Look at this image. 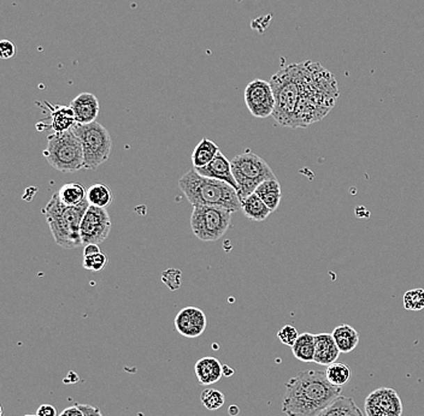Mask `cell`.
<instances>
[{
	"label": "cell",
	"instance_id": "1",
	"mask_svg": "<svg viewBox=\"0 0 424 416\" xmlns=\"http://www.w3.org/2000/svg\"><path fill=\"white\" fill-rule=\"evenodd\" d=\"M340 97L339 86L331 71L320 63H300L299 102L295 129L308 128L323 120Z\"/></svg>",
	"mask_w": 424,
	"mask_h": 416
},
{
	"label": "cell",
	"instance_id": "2",
	"mask_svg": "<svg viewBox=\"0 0 424 416\" xmlns=\"http://www.w3.org/2000/svg\"><path fill=\"white\" fill-rule=\"evenodd\" d=\"M343 387L331 384L326 372L301 371L286 383L282 412L287 416H316L341 396Z\"/></svg>",
	"mask_w": 424,
	"mask_h": 416
},
{
	"label": "cell",
	"instance_id": "3",
	"mask_svg": "<svg viewBox=\"0 0 424 416\" xmlns=\"http://www.w3.org/2000/svg\"><path fill=\"white\" fill-rule=\"evenodd\" d=\"M179 186L193 207L212 206L226 208L233 213L242 209V200L237 189L226 182L201 176L194 168L180 178Z\"/></svg>",
	"mask_w": 424,
	"mask_h": 416
},
{
	"label": "cell",
	"instance_id": "4",
	"mask_svg": "<svg viewBox=\"0 0 424 416\" xmlns=\"http://www.w3.org/2000/svg\"><path fill=\"white\" fill-rule=\"evenodd\" d=\"M88 207L90 204L87 200L79 206H67L59 199L58 193H54L42 213L54 235V242L59 247L74 249L84 246L81 239V223Z\"/></svg>",
	"mask_w": 424,
	"mask_h": 416
},
{
	"label": "cell",
	"instance_id": "5",
	"mask_svg": "<svg viewBox=\"0 0 424 416\" xmlns=\"http://www.w3.org/2000/svg\"><path fill=\"white\" fill-rule=\"evenodd\" d=\"M300 63L282 67L269 81L275 97L273 118L277 125L295 129L299 102Z\"/></svg>",
	"mask_w": 424,
	"mask_h": 416
},
{
	"label": "cell",
	"instance_id": "6",
	"mask_svg": "<svg viewBox=\"0 0 424 416\" xmlns=\"http://www.w3.org/2000/svg\"><path fill=\"white\" fill-rule=\"evenodd\" d=\"M44 155L49 164L61 173H74L85 168L82 145L72 129L51 134Z\"/></svg>",
	"mask_w": 424,
	"mask_h": 416
},
{
	"label": "cell",
	"instance_id": "7",
	"mask_svg": "<svg viewBox=\"0 0 424 416\" xmlns=\"http://www.w3.org/2000/svg\"><path fill=\"white\" fill-rule=\"evenodd\" d=\"M232 171L237 181V195L240 200L253 194L260 183L267 179L276 178L272 168L265 160L255 154L250 150L233 158Z\"/></svg>",
	"mask_w": 424,
	"mask_h": 416
},
{
	"label": "cell",
	"instance_id": "8",
	"mask_svg": "<svg viewBox=\"0 0 424 416\" xmlns=\"http://www.w3.org/2000/svg\"><path fill=\"white\" fill-rule=\"evenodd\" d=\"M72 131L80 138L85 168L93 170L105 163L110 158L112 150V140L107 128L98 122L91 125H79L72 127Z\"/></svg>",
	"mask_w": 424,
	"mask_h": 416
},
{
	"label": "cell",
	"instance_id": "9",
	"mask_svg": "<svg viewBox=\"0 0 424 416\" xmlns=\"http://www.w3.org/2000/svg\"><path fill=\"white\" fill-rule=\"evenodd\" d=\"M232 211L212 206L193 207L191 227L193 234L204 242L221 239L232 223Z\"/></svg>",
	"mask_w": 424,
	"mask_h": 416
},
{
	"label": "cell",
	"instance_id": "10",
	"mask_svg": "<svg viewBox=\"0 0 424 416\" xmlns=\"http://www.w3.org/2000/svg\"><path fill=\"white\" fill-rule=\"evenodd\" d=\"M111 219L107 208L90 206L81 223L82 244H102L110 235Z\"/></svg>",
	"mask_w": 424,
	"mask_h": 416
},
{
	"label": "cell",
	"instance_id": "11",
	"mask_svg": "<svg viewBox=\"0 0 424 416\" xmlns=\"http://www.w3.org/2000/svg\"><path fill=\"white\" fill-rule=\"evenodd\" d=\"M246 106L256 118H268L275 110V97L268 81L253 80L245 89Z\"/></svg>",
	"mask_w": 424,
	"mask_h": 416
},
{
	"label": "cell",
	"instance_id": "12",
	"mask_svg": "<svg viewBox=\"0 0 424 416\" xmlns=\"http://www.w3.org/2000/svg\"><path fill=\"white\" fill-rule=\"evenodd\" d=\"M364 410L366 416H402V399L395 390L379 387L366 397Z\"/></svg>",
	"mask_w": 424,
	"mask_h": 416
},
{
	"label": "cell",
	"instance_id": "13",
	"mask_svg": "<svg viewBox=\"0 0 424 416\" xmlns=\"http://www.w3.org/2000/svg\"><path fill=\"white\" fill-rule=\"evenodd\" d=\"M206 315L197 307H186L180 310L174 320L178 333L187 338H197L205 331Z\"/></svg>",
	"mask_w": 424,
	"mask_h": 416
},
{
	"label": "cell",
	"instance_id": "14",
	"mask_svg": "<svg viewBox=\"0 0 424 416\" xmlns=\"http://www.w3.org/2000/svg\"><path fill=\"white\" fill-rule=\"evenodd\" d=\"M193 168L201 176L226 182L229 186H232L234 189H237V191L239 189L237 181L234 178V175H233L232 163H230V160L227 159V157L221 151L219 152V154L214 157L210 164L206 165L204 168Z\"/></svg>",
	"mask_w": 424,
	"mask_h": 416
},
{
	"label": "cell",
	"instance_id": "15",
	"mask_svg": "<svg viewBox=\"0 0 424 416\" xmlns=\"http://www.w3.org/2000/svg\"><path fill=\"white\" fill-rule=\"evenodd\" d=\"M70 107L75 115L76 123L79 125H91L95 122L100 110L98 97L92 93H81L74 97Z\"/></svg>",
	"mask_w": 424,
	"mask_h": 416
},
{
	"label": "cell",
	"instance_id": "16",
	"mask_svg": "<svg viewBox=\"0 0 424 416\" xmlns=\"http://www.w3.org/2000/svg\"><path fill=\"white\" fill-rule=\"evenodd\" d=\"M315 360L313 362L321 366H329L336 362L339 358L340 350L335 343L334 338L329 333H318L315 335Z\"/></svg>",
	"mask_w": 424,
	"mask_h": 416
},
{
	"label": "cell",
	"instance_id": "17",
	"mask_svg": "<svg viewBox=\"0 0 424 416\" xmlns=\"http://www.w3.org/2000/svg\"><path fill=\"white\" fill-rule=\"evenodd\" d=\"M223 365H221L219 360L212 356H206L203 359L198 360L196 363V376H197L198 381L201 385H212L214 383L222 378L223 371H222Z\"/></svg>",
	"mask_w": 424,
	"mask_h": 416
},
{
	"label": "cell",
	"instance_id": "18",
	"mask_svg": "<svg viewBox=\"0 0 424 416\" xmlns=\"http://www.w3.org/2000/svg\"><path fill=\"white\" fill-rule=\"evenodd\" d=\"M51 112V125L49 128L54 130V133H63L70 130L76 125L75 115L70 106H63V105H56L51 106L46 102Z\"/></svg>",
	"mask_w": 424,
	"mask_h": 416
},
{
	"label": "cell",
	"instance_id": "19",
	"mask_svg": "<svg viewBox=\"0 0 424 416\" xmlns=\"http://www.w3.org/2000/svg\"><path fill=\"white\" fill-rule=\"evenodd\" d=\"M316 416H364L354 399L339 396Z\"/></svg>",
	"mask_w": 424,
	"mask_h": 416
},
{
	"label": "cell",
	"instance_id": "20",
	"mask_svg": "<svg viewBox=\"0 0 424 416\" xmlns=\"http://www.w3.org/2000/svg\"><path fill=\"white\" fill-rule=\"evenodd\" d=\"M331 336L334 338L340 353L343 354H349L359 344V333L347 323H343L335 328Z\"/></svg>",
	"mask_w": 424,
	"mask_h": 416
},
{
	"label": "cell",
	"instance_id": "21",
	"mask_svg": "<svg viewBox=\"0 0 424 416\" xmlns=\"http://www.w3.org/2000/svg\"><path fill=\"white\" fill-rule=\"evenodd\" d=\"M242 211L252 222H263L272 213V209L256 193L242 200Z\"/></svg>",
	"mask_w": 424,
	"mask_h": 416
},
{
	"label": "cell",
	"instance_id": "22",
	"mask_svg": "<svg viewBox=\"0 0 424 416\" xmlns=\"http://www.w3.org/2000/svg\"><path fill=\"white\" fill-rule=\"evenodd\" d=\"M255 193L258 195L260 199L263 200L264 204L272 209V212L276 211L280 206L282 199V189L281 184H280V182L277 181V178L267 179L263 183H260Z\"/></svg>",
	"mask_w": 424,
	"mask_h": 416
},
{
	"label": "cell",
	"instance_id": "23",
	"mask_svg": "<svg viewBox=\"0 0 424 416\" xmlns=\"http://www.w3.org/2000/svg\"><path fill=\"white\" fill-rule=\"evenodd\" d=\"M219 146L214 141H211L209 138H203L193 151V166L199 168L210 164L214 157L219 154Z\"/></svg>",
	"mask_w": 424,
	"mask_h": 416
},
{
	"label": "cell",
	"instance_id": "24",
	"mask_svg": "<svg viewBox=\"0 0 424 416\" xmlns=\"http://www.w3.org/2000/svg\"><path fill=\"white\" fill-rule=\"evenodd\" d=\"M315 335L304 333L299 335L298 339L292 346V353L295 356V359L299 360L301 362H313L315 360Z\"/></svg>",
	"mask_w": 424,
	"mask_h": 416
},
{
	"label": "cell",
	"instance_id": "25",
	"mask_svg": "<svg viewBox=\"0 0 424 416\" xmlns=\"http://www.w3.org/2000/svg\"><path fill=\"white\" fill-rule=\"evenodd\" d=\"M57 193L63 204L67 206H79L87 200V191L80 183H67Z\"/></svg>",
	"mask_w": 424,
	"mask_h": 416
},
{
	"label": "cell",
	"instance_id": "26",
	"mask_svg": "<svg viewBox=\"0 0 424 416\" xmlns=\"http://www.w3.org/2000/svg\"><path fill=\"white\" fill-rule=\"evenodd\" d=\"M87 201L90 206L107 208L112 201V193L110 188L103 183H97L87 189Z\"/></svg>",
	"mask_w": 424,
	"mask_h": 416
},
{
	"label": "cell",
	"instance_id": "27",
	"mask_svg": "<svg viewBox=\"0 0 424 416\" xmlns=\"http://www.w3.org/2000/svg\"><path fill=\"white\" fill-rule=\"evenodd\" d=\"M326 376L327 379L331 381V384L343 387L345 384H347L351 381L352 371L345 363L334 362L327 368Z\"/></svg>",
	"mask_w": 424,
	"mask_h": 416
},
{
	"label": "cell",
	"instance_id": "28",
	"mask_svg": "<svg viewBox=\"0 0 424 416\" xmlns=\"http://www.w3.org/2000/svg\"><path fill=\"white\" fill-rule=\"evenodd\" d=\"M201 401L203 406L211 412L219 410V408L223 407L224 394L217 389H205L201 394Z\"/></svg>",
	"mask_w": 424,
	"mask_h": 416
},
{
	"label": "cell",
	"instance_id": "29",
	"mask_svg": "<svg viewBox=\"0 0 424 416\" xmlns=\"http://www.w3.org/2000/svg\"><path fill=\"white\" fill-rule=\"evenodd\" d=\"M404 308L407 310H422L424 308L423 289H412L404 295Z\"/></svg>",
	"mask_w": 424,
	"mask_h": 416
},
{
	"label": "cell",
	"instance_id": "30",
	"mask_svg": "<svg viewBox=\"0 0 424 416\" xmlns=\"http://www.w3.org/2000/svg\"><path fill=\"white\" fill-rule=\"evenodd\" d=\"M162 282L171 290H179L182 283V272L176 269H169L162 273Z\"/></svg>",
	"mask_w": 424,
	"mask_h": 416
},
{
	"label": "cell",
	"instance_id": "31",
	"mask_svg": "<svg viewBox=\"0 0 424 416\" xmlns=\"http://www.w3.org/2000/svg\"><path fill=\"white\" fill-rule=\"evenodd\" d=\"M107 262L109 259L102 252L91 257H84V267L88 271H102L107 265Z\"/></svg>",
	"mask_w": 424,
	"mask_h": 416
},
{
	"label": "cell",
	"instance_id": "32",
	"mask_svg": "<svg viewBox=\"0 0 424 416\" xmlns=\"http://www.w3.org/2000/svg\"><path fill=\"white\" fill-rule=\"evenodd\" d=\"M277 337H278V339L281 341L282 344H285V346H288L292 348V346H295L297 339H298L299 333H298V331H297V328H295V326L286 325V326H283V328L277 333Z\"/></svg>",
	"mask_w": 424,
	"mask_h": 416
},
{
	"label": "cell",
	"instance_id": "33",
	"mask_svg": "<svg viewBox=\"0 0 424 416\" xmlns=\"http://www.w3.org/2000/svg\"><path fill=\"white\" fill-rule=\"evenodd\" d=\"M16 49H15L14 42L10 40L0 41V57L1 59H11L15 57Z\"/></svg>",
	"mask_w": 424,
	"mask_h": 416
},
{
	"label": "cell",
	"instance_id": "34",
	"mask_svg": "<svg viewBox=\"0 0 424 416\" xmlns=\"http://www.w3.org/2000/svg\"><path fill=\"white\" fill-rule=\"evenodd\" d=\"M36 414L39 416H58L57 408L54 407L52 404H41L40 407L38 408Z\"/></svg>",
	"mask_w": 424,
	"mask_h": 416
},
{
	"label": "cell",
	"instance_id": "35",
	"mask_svg": "<svg viewBox=\"0 0 424 416\" xmlns=\"http://www.w3.org/2000/svg\"><path fill=\"white\" fill-rule=\"evenodd\" d=\"M77 404V403H76ZM85 416H103L98 407H93L91 404H77Z\"/></svg>",
	"mask_w": 424,
	"mask_h": 416
},
{
	"label": "cell",
	"instance_id": "36",
	"mask_svg": "<svg viewBox=\"0 0 424 416\" xmlns=\"http://www.w3.org/2000/svg\"><path fill=\"white\" fill-rule=\"evenodd\" d=\"M58 416H85L84 412L81 410L77 404H74L72 407L65 408Z\"/></svg>",
	"mask_w": 424,
	"mask_h": 416
},
{
	"label": "cell",
	"instance_id": "37",
	"mask_svg": "<svg viewBox=\"0 0 424 416\" xmlns=\"http://www.w3.org/2000/svg\"><path fill=\"white\" fill-rule=\"evenodd\" d=\"M100 253L98 244H87L84 249V257H91Z\"/></svg>",
	"mask_w": 424,
	"mask_h": 416
},
{
	"label": "cell",
	"instance_id": "38",
	"mask_svg": "<svg viewBox=\"0 0 424 416\" xmlns=\"http://www.w3.org/2000/svg\"><path fill=\"white\" fill-rule=\"evenodd\" d=\"M222 371H223V376H232L234 374V369L233 368L229 367L227 365H223V367H222Z\"/></svg>",
	"mask_w": 424,
	"mask_h": 416
},
{
	"label": "cell",
	"instance_id": "39",
	"mask_svg": "<svg viewBox=\"0 0 424 416\" xmlns=\"http://www.w3.org/2000/svg\"><path fill=\"white\" fill-rule=\"evenodd\" d=\"M228 413L232 416L237 415V414H239V408H237V406H230L229 409H228Z\"/></svg>",
	"mask_w": 424,
	"mask_h": 416
},
{
	"label": "cell",
	"instance_id": "40",
	"mask_svg": "<svg viewBox=\"0 0 424 416\" xmlns=\"http://www.w3.org/2000/svg\"><path fill=\"white\" fill-rule=\"evenodd\" d=\"M24 416H39V415H38V414H36V415H33V414H28V415H24Z\"/></svg>",
	"mask_w": 424,
	"mask_h": 416
}]
</instances>
